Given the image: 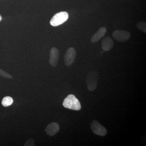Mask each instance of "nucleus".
Instances as JSON below:
<instances>
[{
	"label": "nucleus",
	"instance_id": "11",
	"mask_svg": "<svg viewBox=\"0 0 146 146\" xmlns=\"http://www.w3.org/2000/svg\"><path fill=\"white\" fill-rule=\"evenodd\" d=\"M13 100L11 97L6 96L3 98L2 101V104L4 107L10 106L13 104Z\"/></svg>",
	"mask_w": 146,
	"mask_h": 146
},
{
	"label": "nucleus",
	"instance_id": "1",
	"mask_svg": "<svg viewBox=\"0 0 146 146\" xmlns=\"http://www.w3.org/2000/svg\"><path fill=\"white\" fill-rule=\"evenodd\" d=\"M63 106L65 108L74 110H79L81 106L78 100L73 94L68 95L63 101Z\"/></svg>",
	"mask_w": 146,
	"mask_h": 146
},
{
	"label": "nucleus",
	"instance_id": "5",
	"mask_svg": "<svg viewBox=\"0 0 146 146\" xmlns=\"http://www.w3.org/2000/svg\"><path fill=\"white\" fill-rule=\"evenodd\" d=\"M131 33L125 31L116 30L113 32L112 35L113 38L119 42H125L130 38Z\"/></svg>",
	"mask_w": 146,
	"mask_h": 146
},
{
	"label": "nucleus",
	"instance_id": "7",
	"mask_svg": "<svg viewBox=\"0 0 146 146\" xmlns=\"http://www.w3.org/2000/svg\"><path fill=\"white\" fill-rule=\"evenodd\" d=\"M49 63L53 67H56L58 64L59 58V51L57 48H53L50 52Z\"/></svg>",
	"mask_w": 146,
	"mask_h": 146
},
{
	"label": "nucleus",
	"instance_id": "15",
	"mask_svg": "<svg viewBox=\"0 0 146 146\" xmlns=\"http://www.w3.org/2000/svg\"><path fill=\"white\" fill-rule=\"evenodd\" d=\"M2 20V17L0 15V21H1Z\"/></svg>",
	"mask_w": 146,
	"mask_h": 146
},
{
	"label": "nucleus",
	"instance_id": "14",
	"mask_svg": "<svg viewBox=\"0 0 146 146\" xmlns=\"http://www.w3.org/2000/svg\"><path fill=\"white\" fill-rule=\"evenodd\" d=\"M34 141L32 138H29L25 144V146H35Z\"/></svg>",
	"mask_w": 146,
	"mask_h": 146
},
{
	"label": "nucleus",
	"instance_id": "4",
	"mask_svg": "<svg viewBox=\"0 0 146 146\" xmlns=\"http://www.w3.org/2000/svg\"><path fill=\"white\" fill-rule=\"evenodd\" d=\"M91 127L92 132L96 135L103 136L107 134L106 128L96 120L93 121L91 123Z\"/></svg>",
	"mask_w": 146,
	"mask_h": 146
},
{
	"label": "nucleus",
	"instance_id": "12",
	"mask_svg": "<svg viewBox=\"0 0 146 146\" xmlns=\"http://www.w3.org/2000/svg\"><path fill=\"white\" fill-rule=\"evenodd\" d=\"M137 28L145 33H146V23L145 22L141 21L137 24Z\"/></svg>",
	"mask_w": 146,
	"mask_h": 146
},
{
	"label": "nucleus",
	"instance_id": "10",
	"mask_svg": "<svg viewBox=\"0 0 146 146\" xmlns=\"http://www.w3.org/2000/svg\"><path fill=\"white\" fill-rule=\"evenodd\" d=\"M106 32V29L104 27H102L92 36L91 42L93 43L98 42L104 36Z\"/></svg>",
	"mask_w": 146,
	"mask_h": 146
},
{
	"label": "nucleus",
	"instance_id": "13",
	"mask_svg": "<svg viewBox=\"0 0 146 146\" xmlns=\"http://www.w3.org/2000/svg\"><path fill=\"white\" fill-rule=\"evenodd\" d=\"M0 76L7 78L11 79L12 78V76L9 74L8 73L4 71L3 70L1 69H0Z\"/></svg>",
	"mask_w": 146,
	"mask_h": 146
},
{
	"label": "nucleus",
	"instance_id": "2",
	"mask_svg": "<svg viewBox=\"0 0 146 146\" xmlns=\"http://www.w3.org/2000/svg\"><path fill=\"white\" fill-rule=\"evenodd\" d=\"M98 79V74L96 71H90L87 74L86 77V82L88 90L93 91L96 89Z\"/></svg>",
	"mask_w": 146,
	"mask_h": 146
},
{
	"label": "nucleus",
	"instance_id": "3",
	"mask_svg": "<svg viewBox=\"0 0 146 146\" xmlns=\"http://www.w3.org/2000/svg\"><path fill=\"white\" fill-rule=\"evenodd\" d=\"M68 13L66 11H61L55 14L50 21V24L53 27H57L62 25L68 20Z\"/></svg>",
	"mask_w": 146,
	"mask_h": 146
},
{
	"label": "nucleus",
	"instance_id": "8",
	"mask_svg": "<svg viewBox=\"0 0 146 146\" xmlns=\"http://www.w3.org/2000/svg\"><path fill=\"white\" fill-rule=\"evenodd\" d=\"M59 129L60 127L59 125L57 123L52 122L47 126L45 131L48 135L53 136L58 132Z\"/></svg>",
	"mask_w": 146,
	"mask_h": 146
},
{
	"label": "nucleus",
	"instance_id": "6",
	"mask_svg": "<svg viewBox=\"0 0 146 146\" xmlns=\"http://www.w3.org/2000/svg\"><path fill=\"white\" fill-rule=\"evenodd\" d=\"M76 57L75 50L70 48L66 51L64 56V63L67 66H70L74 63Z\"/></svg>",
	"mask_w": 146,
	"mask_h": 146
},
{
	"label": "nucleus",
	"instance_id": "9",
	"mask_svg": "<svg viewBox=\"0 0 146 146\" xmlns=\"http://www.w3.org/2000/svg\"><path fill=\"white\" fill-rule=\"evenodd\" d=\"M102 48L104 51H109L113 48L114 42L109 36L105 37L102 43Z\"/></svg>",
	"mask_w": 146,
	"mask_h": 146
}]
</instances>
